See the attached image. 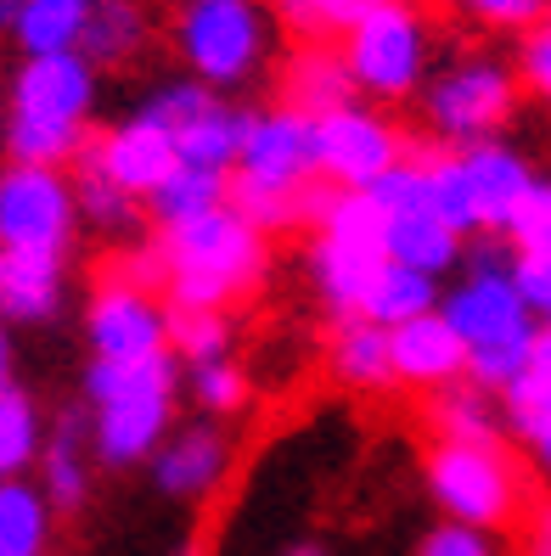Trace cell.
Segmentation results:
<instances>
[{"instance_id":"d6986e66","label":"cell","mask_w":551,"mask_h":556,"mask_svg":"<svg viewBox=\"0 0 551 556\" xmlns=\"http://www.w3.org/2000/svg\"><path fill=\"white\" fill-rule=\"evenodd\" d=\"M62 304H68V258L0 248V320L46 326L62 315Z\"/></svg>"},{"instance_id":"6da1fadb","label":"cell","mask_w":551,"mask_h":556,"mask_svg":"<svg viewBox=\"0 0 551 556\" xmlns=\"http://www.w3.org/2000/svg\"><path fill=\"white\" fill-rule=\"evenodd\" d=\"M164 265V304L170 309H237L271 276V237L220 203L186 225H164L152 237Z\"/></svg>"},{"instance_id":"7402d4cb","label":"cell","mask_w":551,"mask_h":556,"mask_svg":"<svg viewBox=\"0 0 551 556\" xmlns=\"http://www.w3.org/2000/svg\"><path fill=\"white\" fill-rule=\"evenodd\" d=\"M158 23L147 0H90L85 35H79V56L96 74L102 68H136V62L152 51Z\"/></svg>"},{"instance_id":"f35d334b","label":"cell","mask_w":551,"mask_h":556,"mask_svg":"<svg viewBox=\"0 0 551 556\" xmlns=\"http://www.w3.org/2000/svg\"><path fill=\"white\" fill-rule=\"evenodd\" d=\"M444 7L478 28H512V35L546 17V0H444Z\"/></svg>"},{"instance_id":"7a4b0ae2","label":"cell","mask_w":551,"mask_h":556,"mask_svg":"<svg viewBox=\"0 0 551 556\" xmlns=\"http://www.w3.org/2000/svg\"><path fill=\"white\" fill-rule=\"evenodd\" d=\"M79 400H85V433L96 462L113 472L147 467V455L175 428V400H180L175 354H152L136 359V366L90 359L79 377Z\"/></svg>"},{"instance_id":"603a6c76","label":"cell","mask_w":551,"mask_h":556,"mask_svg":"<svg viewBox=\"0 0 551 556\" xmlns=\"http://www.w3.org/2000/svg\"><path fill=\"white\" fill-rule=\"evenodd\" d=\"M343 102H361L349 85V68L333 40H299V51L281 62V108H293L304 118H321Z\"/></svg>"},{"instance_id":"52a82bcc","label":"cell","mask_w":551,"mask_h":556,"mask_svg":"<svg viewBox=\"0 0 551 556\" xmlns=\"http://www.w3.org/2000/svg\"><path fill=\"white\" fill-rule=\"evenodd\" d=\"M423 483H428L434 506L450 522H467V529L512 534L535 511L529 467L506 450V439H490V444H439L434 439L428 462H423Z\"/></svg>"},{"instance_id":"9a60e30c","label":"cell","mask_w":551,"mask_h":556,"mask_svg":"<svg viewBox=\"0 0 551 556\" xmlns=\"http://www.w3.org/2000/svg\"><path fill=\"white\" fill-rule=\"evenodd\" d=\"M147 467H152L158 495H170V501H209L214 489L231 478V467H237V439L214 416L180 421V428H170L164 444L147 455Z\"/></svg>"},{"instance_id":"b9f144b4","label":"cell","mask_w":551,"mask_h":556,"mask_svg":"<svg viewBox=\"0 0 551 556\" xmlns=\"http://www.w3.org/2000/svg\"><path fill=\"white\" fill-rule=\"evenodd\" d=\"M281 556H333V545H327V540H293Z\"/></svg>"},{"instance_id":"277c9868","label":"cell","mask_w":551,"mask_h":556,"mask_svg":"<svg viewBox=\"0 0 551 556\" xmlns=\"http://www.w3.org/2000/svg\"><path fill=\"white\" fill-rule=\"evenodd\" d=\"M434 309H439V320L450 326V332H456V343L467 354V382L490 388V394H496V382L506 371L524 366V354L535 349L540 326H546L512 292L506 258H496V253H473L467 276L450 292H439Z\"/></svg>"},{"instance_id":"60d3db41","label":"cell","mask_w":551,"mask_h":556,"mask_svg":"<svg viewBox=\"0 0 551 556\" xmlns=\"http://www.w3.org/2000/svg\"><path fill=\"white\" fill-rule=\"evenodd\" d=\"M517 529H524V556H551V522H546V506L529 511L524 522H517Z\"/></svg>"},{"instance_id":"8992f818","label":"cell","mask_w":551,"mask_h":556,"mask_svg":"<svg viewBox=\"0 0 551 556\" xmlns=\"http://www.w3.org/2000/svg\"><path fill=\"white\" fill-rule=\"evenodd\" d=\"M338 56L354 96H366L372 108H400L423 90L428 68L439 62V40L416 0H372L338 35Z\"/></svg>"},{"instance_id":"e575fe53","label":"cell","mask_w":551,"mask_h":556,"mask_svg":"<svg viewBox=\"0 0 551 556\" xmlns=\"http://www.w3.org/2000/svg\"><path fill=\"white\" fill-rule=\"evenodd\" d=\"M372 0H271L276 28H293L299 40H338Z\"/></svg>"},{"instance_id":"ac0fdd59","label":"cell","mask_w":551,"mask_h":556,"mask_svg":"<svg viewBox=\"0 0 551 556\" xmlns=\"http://www.w3.org/2000/svg\"><path fill=\"white\" fill-rule=\"evenodd\" d=\"M388 371H395V388H423V394H434V388L467 377V354L434 309V315L388 326Z\"/></svg>"},{"instance_id":"d6a6232c","label":"cell","mask_w":551,"mask_h":556,"mask_svg":"<svg viewBox=\"0 0 551 556\" xmlns=\"http://www.w3.org/2000/svg\"><path fill=\"white\" fill-rule=\"evenodd\" d=\"M231 349H237L231 309H170V354H180L186 366L231 359Z\"/></svg>"},{"instance_id":"4fadbf2b","label":"cell","mask_w":551,"mask_h":556,"mask_svg":"<svg viewBox=\"0 0 551 556\" xmlns=\"http://www.w3.org/2000/svg\"><path fill=\"white\" fill-rule=\"evenodd\" d=\"M141 113H152L158 124L170 129L180 163H198V169L231 175L237 147H242V129H248V108H237L231 96H220V90H209L198 79H158L147 90Z\"/></svg>"},{"instance_id":"836d02e7","label":"cell","mask_w":551,"mask_h":556,"mask_svg":"<svg viewBox=\"0 0 551 556\" xmlns=\"http://www.w3.org/2000/svg\"><path fill=\"white\" fill-rule=\"evenodd\" d=\"M186 394H191V405H198L203 416L225 421V416H242L248 410L253 382H248V371L237 366V359H203V366L186 371Z\"/></svg>"},{"instance_id":"ab89813d","label":"cell","mask_w":551,"mask_h":556,"mask_svg":"<svg viewBox=\"0 0 551 556\" xmlns=\"http://www.w3.org/2000/svg\"><path fill=\"white\" fill-rule=\"evenodd\" d=\"M506 281H512V292L524 299V309L535 320L551 315V253H512L506 258Z\"/></svg>"},{"instance_id":"cb8c5ba5","label":"cell","mask_w":551,"mask_h":556,"mask_svg":"<svg viewBox=\"0 0 551 556\" xmlns=\"http://www.w3.org/2000/svg\"><path fill=\"white\" fill-rule=\"evenodd\" d=\"M327 377L349 394H388L395 371H388V332L372 320H338V332L327 343Z\"/></svg>"},{"instance_id":"30bf717a","label":"cell","mask_w":551,"mask_h":556,"mask_svg":"<svg viewBox=\"0 0 551 556\" xmlns=\"http://www.w3.org/2000/svg\"><path fill=\"white\" fill-rule=\"evenodd\" d=\"M366 191V203L377 208L383 219V253L395 258V265H411L423 276H450L462 265L467 253V237H456L450 225L428 208L423 198V169H416V157L405 147V157L395 163V169H383Z\"/></svg>"},{"instance_id":"74e56055","label":"cell","mask_w":551,"mask_h":556,"mask_svg":"<svg viewBox=\"0 0 551 556\" xmlns=\"http://www.w3.org/2000/svg\"><path fill=\"white\" fill-rule=\"evenodd\" d=\"M416 556H512L506 534L490 529H467V522H434V529L416 540Z\"/></svg>"},{"instance_id":"ee69618b","label":"cell","mask_w":551,"mask_h":556,"mask_svg":"<svg viewBox=\"0 0 551 556\" xmlns=\"http://www.w3.org/2000/svg\"><path fill=\"white\" fill-rule=\"evenodd\" d=\"M17 7H23V0H0V28H12V17H17Z\"/></svg>"},{"instance_id":"1f68e13d","label":"cell","mask_w":551,"mask_h":556,"mask_svg":"<svg viewBox=\"0 0 551 556\" xmlns=\"http://www.w3.org/2000/svg\"><path fill=\"white\" fill-rule=\"evenodd\" d=\"M40 439H46V416L35 394L17 382H0V478H23L35 467Z\"/></svg>"},{"instance_id":"5bb4252c","label":"cell","mask_w":551,"mask_h":556,"mask_svg":"<svg viewBox=\"0 0 551 556\" xmlns=\"http://www.w3.org/2000/svg\"><path fill=\"white\" fill-rule=\"evenodd\" d=\"M85 343H90V359H118V366L170 354V304L152 287L96 276L90 304H85Z\"/></svg>"},{"instance_id":"4316f807","label":"cell","mask_w":551,"mask_h":556,"mask_svg":"<svg viewBox=\"0 0 551 556\" xmlns=\"http://www.w3.org/2000/svg\"><path fill=\"white\" fill-rule=\"evenodd\" d=\"M411 157H416V169H423L428 208L456 237H478V208H473V186H467V169H462V152L439 147V141H411Z\"/></svg>"},{"instance_id":"7c38bea8","label":"cell","mask_w":551,"mask_h":556,"mask_svg":"<svg viewBox=\"0 0 551 556\" xmlns=\"http://www.w3.org/2000/svg\"><path fill=\"white\" fill-rule=\"evenodd\" d=\"M405 129L388 118V108L372 102H343L333 113L310 118V157H315V180L333 191H361L383 169H395L405 157Z\"/></svg>"},{"instance_id":"4dcf8cb0","label":"cell","mask_w":551,"mask_h":556,"mask_svg":"<svg viewBox=\"0 0 551 556\" xmlns=\"http://www.w3.org/2000/svg\"><path fill=\"white\" fill-rule=\"evenodd\" d=\"M220 203H225V175L220 169H198V163H175V169L141 198V208L158 219V231H164V225L198 219V214H209Z\"/></svg>"},{"instance_id":"2e32d148","label":"cell","mask_w":551,"mask_h":556,"mask_svg":"<svg viewBox=\"0 0 551 556\" xmlns=\"http://www.w3.org/2000/svg\"><path fill=\"white\" fill-rule=\"evenodd\" d=\"M85 152L96 157V169H102L113 186H124L129 198H147V191L175 169V141L170 129L158 124L152 113H124L118 124H108L96 141H85Z\"/></svg>"},{"instance_id":"7bdbcfd3","label":"cell","mask_w":551,"mask_h":556,"mask_svg":"<svg viewBox=\"0 0 551 556\" xmlns=\"http://www.w3.org/2000/svg\"><path fill=\"white\" fill-rule=\"evenodd\" d=\"M0 382H12V332H7V320H0Z\"/></svg>"},{"instance_id":"5b68a950","label":"cell","mask_w":551,"mask_h":556,"mask_svg":"<svg viewBox=\"0 0 551 556\" xmlns=\"http://www.w3.org/2000/svg\"><path fill=\"white\" fill-rule=\"evenodd\" d=\"M170 46L186 79H198L220 96L248 90L271 68V51H276L271 0H175Z\"/></svg>"},{"instance_id":"ffe728a7","label":"cell","mask_w":551,"mask_h":556,"mask_svg":"<svg viewBox=\"0 0 551 556\" xmlns=\"http://www.w3.org/2000/svg\"><path fill=\"white\" fill-rule=\"evenodd\" d=\"M462 169H467V186H473V208H478V231H501L512 203L535 186V163L517 152L512 141H473L462 147Z\"/></svg>"},{"instance_id":"f1b7e54d","label":"cell","mask_w":551,"mask_h":556,"mask_svg":"<svg viewBox=\"0 0 551 556\" xmlns=\"http://www.w3.org/2000/svg\"><path fill=\"white\" fill-rule=\"evenodd\" d=\"M57 540V511L28 478H0V556H46Z\"/></svg>"},{"instance_id":"f6af8a7d","label":"cell","mask_w":551,"mask_h":556,"mask_svg":"<svg viewBox=\"0 0 551 556\" xmlns=\"http://www.w3.org/2000/svg\"><path fill=\"white\" fill-rule=\"evenodd\" d=\"M180 556H203V551H198V545H186V551H180Z\"/></svg>"},{"instance_id":"3957f363","label":"cell","mask_w":551,"mask_h":556,"mask_svg":"<svg viewBox=\"0 0 551 556\" xmlns=\"http://www.w3.org/2000/svg\"><path fill=\"white\" fill-rule=\"evenodd\" d=\"M102 74L79 51L23 56L7 79V152L12 163H68L90 141Z\"/></svg>"},{"instance_id":"9c48e42d","label":"cell","mask_w":551,"mask_h":556,"mask_svg":"<svg viewBox=\"0 0 551 556\" xmlns=\"http://www.w3.org/2000/svg\"><path fill=\"white\" fill-rule=\"evenodd\" d=\"M315 242L304 248V276L315 299L327 304L338 320H354L366 287L383 265V219L366 203V191H327V203L315 214Z\"/></svg>"},{"instance_id":"83f0119b","label":"cell","mask_w":551,"mask_h":556,"mask_svg":"<svg viewBox=\"0 0 551 556\" xmlns=\"http://www.w3.org/2000/svg\"><path fill=\"white\" fill-rule=\"evenodd\" d=\"M439 276H423V270H411V265H395V258H383L377 265V276H372V287H366V299H361V320H372V326H400V320H416V315H434V304H439Z\"/></svg>"},{"instance_id":"484cf974","label":"cell","mask_w":551,"mask_h":556,"mask_svg":"<svg viewBox=\"0 0 551 556\" xmlns=\"http://www.w3.org/2000/svg\"><path fill=\"white\" fill-rule=\"evenodd\" d=\"M423 416H428V433L439 444H490V439H501L496 394H490V388H478V382H467V377L434 388Z\"/></svg>"},{"instance_id":"d4e9b609","label":"cell","mask_w":551,"mask_h":556,"mask_svg":"<svg viewBox=\"0 0 551 556\" xmlns=\"http://www.w3.org/2000/svg\"><path fill=\"white\" fill-rule=\"evenodd\" d=\"M74 175H68V186H74V208H79V225H90L96 237H113V242H129L141 231V219H147V208H141V198H129L124 186H113L102 169H96V157L79 147L74 157Z\"/></svg>"},{"instance_id":"ba28073f","label":"cell","mask_w":551,"mask_h":556,"mask_svg":"<svg viewBox=\"0 0 551 556\" xmlns=\"http://www.w3.org/2000/svg\"><path fill=\"white\" fill-rule=\"evenodd\" d=\"M423 118H428V136L439 147H473V141H496L512 129L517 108H524V90H517L512 68L496 51H462V56H444L428 68L423 90Z\"/></svg>"},{"instance_id":"f546056e","label":"cell","mask_w":551,"mask_h":556,"mask_svg":"<svg viewBox=\"0 0 551 556\" xmlns=\"http://www.w3.org/2000/svg\"><path fill=\"white\" fill-rule=\"evenodd\" d=\"M90 17V0H23L7 35L17 40L23 56H57V51H79Z\"/></svg>"},{"instance_id":"8d00e7d4","label":"cell","mask_w":551,"mask_h":556,"mask_svg":"<svg viewBox=\"0 0 551 556\" xmlns=\"http://www.w3.org/2000/svg\"><path fill=\"white\" fill-rule=\"evenodd\" d=\"M512 79H517V90L524 96H551V23L540 17V23H529V28H517V51H512Z\"/></svg>"},{"instance_id":"44dd1931","label":"cell","mask_w":551,"mask_h":556,"mask_svg":"<svg viewBox=\"0 0 551 556\" xmlns=\"http://www.w3.org/2000/svg\"><path fill=\"white\" fill-rule=\"evenodd\" d=\"M40 495L51 501V511H79L90 501V433H85V405L62 410L46 439H40Z\"/></svg>"},{"instance_id":"e0dca14e","label":"cell","mask_w":551,"mask_h":556,"mask_svg":"<svg viewBox=\"0 0 551 556\" xmlns=\"http://www.w3.org/2000/svg\"><path fill=\"white\" fill-rule=\"evenodd\" d=\"M496 410H501V439H517L529 462H551V332L540 326L535 349L524 366L496 382Z\"/></svg>"},{"instance_id":"d590c367","label":"cell","mask_w":551,"mask_h":556,"mask_svg":"<svg viewBox=\"0 0 551 556\" xmlns=\"http://www.w3.org/2000/svg\"><path fill=\"white\" fill-rule=\"evenodd\" d=\"M501 237L512 242V253H551V180L535 175V186L512 203Z\"/></svg>"},{"instance_id":"8fae6325","label":"cell","mask_w":551,"mask_h":556,"mask_svg":"<svg viewBox=\"0 0 551 556\" xmlns=\"http://www.w3.org/2000/svg\"><path fill=\"white\" fill-rule=\"evenodd\" d=\"M79 208L68 169L57 163H7L0 169V248L7 253H51L68 258L79 242Z\"/></svg>"}]
</instances>
